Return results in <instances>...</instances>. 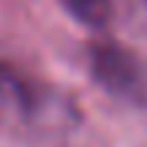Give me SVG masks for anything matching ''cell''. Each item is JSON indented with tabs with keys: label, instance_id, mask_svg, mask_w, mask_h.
I'll list each match as a JSON object with an SVG mask.
<instances>
[{
	"label": "cell",
	"instance_id": "cell-1",
	"mask_svg": "<svg viewBox=\"0 0 147 147\" xmlns=\"http://www.w3.org/2000/svg\"><path fill=\"white\" fill-rule=\"evenodd\" d=\"M90 76L104 93L131 106H147V60L117 41H95L90 47Z\"/></svg>",
	"mask_w": 147,
	"mask_h": 147
},
{
	"label": "cell",
	"instance_id": "cell-2",
	"mask_svg": "<svg viewBox=\"0 0 147 147\" xmlns=\"http://www.w3.org/2000/svg\"><path fill=\"white\" fill-rule=\"evenodd\" d=\"M65 11L93 30H104L115 16V0H63Z\"/></svg>",
	"mask_w": 147,
	"mask_h": 147
}]
</instances>
